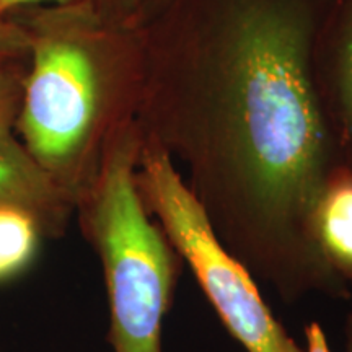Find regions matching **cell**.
I'll list each match as a JSON object with an SVG mask.
<instances>
[{
    "instance_id": "cell-13",
    "label": "cell",
    "mask_w": 352,
    "mask_h": 352,
    "mask_svg": "<svg viewBox=\"0 0 352 352\" xmlns=\"http://www.w3.org/2000/svg\"><path fill=\"white\" fill-rule=\"evenodd\" d=\"M342 336H344V352H352V311L346 316Z\"/></svg>"
},
{
    "instance_id": "cell-2",
    "label": "cell",
    "mask_w": 352,
    "mask_h": 352,
    "mask_svg": "<svg viewBox=\"0 0 352 352\" xmlns=\"http://www.w3.org/2000/svg\"><path fill=\"white\" fill-rule=\"evenodd\" d=\"M30 54L13 134L76 206L111 140L138 121L144 87L140 25L88 3L15 13Z\"/></svg>"
},
{
    "instance_id": "cell-8",
    "label": "cell",
    "mask_w": 352,
    "mask_h": 352,
    "mask_svg": "<svg viewBox=\"0 0 352 352\" xmlns=\"http://www.w3.org/2000/svg\"><path fill=\"white\" fill-rule=\"evenodd\" d=\"M44 239L38 222L25 210L0 206V283L32 266Z\"/></svg>"
},
{
    "instance_id": "cell-14",
    "label": "cell",
    "mask_w": 352,
    "mask_h": 352,
    "mask_svg": "<svg viewBox=\"0 0 352 352\" xmlns=\"http://www.w3.org/2000/svg\"><path fill=\"white\" fill-rule=\"evenodd\" d=\"M162 2H164V0H151V6H148L147 13H145V16H147L148 13H151V12L153 10V8H155V7L158 6V3H162ZM145 16H144V19H145Z\"/></svg>"
},
{
    "instance_id": "cell-10",
    "label": "cell",
    "mask_w": 352,
    "mask_h": 352,
    "mask_svg": "<svg viewBox=\"0 0 352 352\" xmlns=\"http://www.w3.org/2000/svg\"><path fill=\"white\" fill-rule=\"evenodd\" d=\"M26 63L0 64V134L13 132L19 113Z\"/></svg>"
},
{
    "instance_id": "cell-4",
    "label": "cell",
    "mask_w": 352,
    "mask_h": 352,
    "mask_svg": "<svg viewBox=\"0 0 352 352\" xmlns=\"http://www.w3.org/2000/svg\"><path fill=\"white\" fill-rule=\"evenodd\" d=\"M135 183L148 214L188 264L233 340L246 352H303L272 314L248 267L219 239L168 153L144 138Z\"/></svg>"
},
{
    "instance_id": "cell-11",
    "label": "cell",
    "mask_w": 352,
    "mask_h": 352,
    "mask_svg": "<svg viewBox=\"0 0 352 352\" xmlns=\"http://www.w3.org/2000/svg\"><path fill=\"white\" fill-rule=\"evenodd\" d=\"M30 38L25 26L15 16L0 15V64L26 63Z\"/></svg>"
},
{
    "instance_id": "cell-9",
    "label": "cell",
    "mask_w": 352,
    "mask_h": 352,
    "mask_svg": "<svg viewBox=\"0 0 352 352\" xmlns=\"http://www.w3.org/2000/svg\"><path fill=\"white\" fill-rule=\"evenodd\" d=\"M72 3H88L114 20L140 25L151 0H0V15L10 16L26 8Z\"/></svg>"
},
{
    "instance_id": "cell-12",
    "label": "cell",
    "mask_w": 352,
    "mask_h": 352,
    "mask_svg": "<svg viewBox=\"0 0 352 352\" xmlns=\"http://www.w3.org/2000/svg\"><path fill=\"white\" fill-rule=\"evenodd\" d=\"M305 352H333L318 321H311L305 327Z\"/></svg>"
},
{
    "instance_id": "cell-7",
    "label": "cell",
    "mask_w": 352,
    "mask_h": 352,
    "mask_svg": "<svg viewBox=\"0 0 352 352\" xmlns=\"http://www.w3.org/2000/svg\"><path fill=\"white\" fill-rule=\"evenodd\" d=\"M311 236L324 263L352 287V170L329 176L311 214Z\"/></svg>"
},
{
    "instance_id": "cell-5",
    "label": "cell",
    "mask_w": 352,
    "mask_h": 352,
    "mask_svg": "<svg viewBox=\"0 0 352 352\" xmlns=\"http://www.w3.org/2000/svg\"><path fill=\"white\" fill-rule=\"evenodd\" d=\"M311 69L342 165L352 170V0H328L315 34Z\"/></svg>"
},
{
    "instance_id": "cell-6",
    "label": "cell",
    "mask_w": 352,
    "mask_h": 352,
    "mask_svg": "<svg viewBox=\"0 0 352 352\" xmlns=\"http://www.w3.org/2000/svg\"><path fill=\"white\" fill-rule=\"evenodd\" d=\"M0 206L25 210L44 239H59L76 214L72 201L44 173L13 132L0 134Z\"/></svg>"
},
{
    "instance_id": "cell-1",
    "label": "cell",
    "mask_w": 352,
    "mask_h": 352,
    "mask_svg": "<svg viewBox=\"0 0 352 352\" xmlns=\"http://www.w3.org/2000/svg\"><path fill=\"white\" fill-rule=\"evenodd\" d=\"M327 6L164 0L140 23V134L184 170L222 243L284 303L352 296L311 236L342 166L311 69Z\"/></svg>"
},
{
    "instance_id": "cell-3",
    "label": "cell",
    "mask_w": 352,
    "mask_h": 352,
    "mask_svg": "<svg viewBox=\"0 0 352 352\" xmlns=\"http://www.w3.org/2000/svg\"><path fill=\"white\" fill-rule=\"evenodd\" d=\"M140 140L138 121L126 126L76 204L78 226L103 270L113 352H164V321L183 266L140 197Z\"/></svg>"
}]
</instances>
